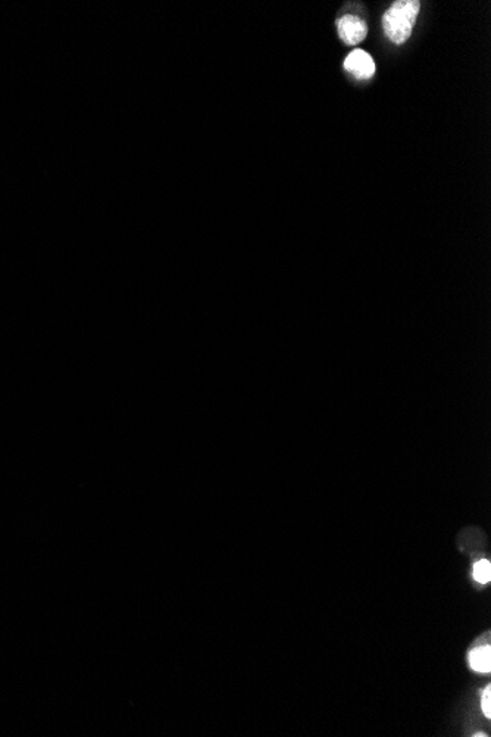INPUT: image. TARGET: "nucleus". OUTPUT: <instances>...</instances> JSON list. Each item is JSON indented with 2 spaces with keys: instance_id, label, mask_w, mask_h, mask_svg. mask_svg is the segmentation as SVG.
I'll return each mask as SVG.
<instances>
[{
  "instance_id": "nucleus-3",
  "label": "nucleus",
  "mask_w": 491,
  "mask_h": 737,
  "mask_svg": "<svg viewBox=\"0 0 491 737\" xmlns=\"http://www.w3.org/2000/svg\"><path fill=\"white\" fill-rule=\"evenodd\" d=\"M345 70L359 80H370L375 74V62L370 53L356 49L345 59Z\"/></svg>"
},
{
  "instance_id": "nucleus-6",
  "label": "nucleus",
  "mask_w": 491,
  "mask_h": 737,
  "mask_svg": "<svg viewBox=\"0 0 491 737\" xmlns=\"http://www.w3.org/2000/svg\"><path fill=\"white\" fill-rule=\"evenodd\" d=\"M481 708H483V713L487 718L491 717V689L490 686L484 690L483 693V699H481Z\"/></svg>"
},
{
  "instance_id": "nucleus-1",
  "label": "nucleus",
  "mask_w": 491,
  "mask_h": 737,
  "mask_svg": "<svg viewBox=\"0 0 491 737\" xmlns=\"http://www.w3.org/2000/svg\"><path fill=\"white\" fill-rule=\"evenodd\" d=\"M419 9L418 0L394 2L383 17V29L388 40L395 45H403L412 36Z\"/></svg>"
},
{
  "instance_id": "nucleus-5",
  "label": "nucleus",
  "mask_w": 491,
  "mask_h": 737,
  "mask_svg": "<svg viewBox=\"0 0 491 737\" xmlns=\"http://www.w3.org/2000/svg\"><path fill=\"white\" fill-rule=\"evenodd\" d=\"M474 579L481 583V584H487L491 579V564L490 561H487V559H483V561L476 563L474 565Z\"/></svg>"
},
{
  "instance_id": "nucleus-2",
  "label": "nucleus",
  "mask_w": 491,
  "mask_h": 737,
  "mask_svg": "<svg viewBox=\"0 0 491 737\" xmlns=\"http://www.w3.org/2000/svg\"><path fill=\"white\" fill-rule=\"evenodd\" d=\"M337 30L340 38L347 46L359 45L368 34L366 22L356 15H346L337 20Z\"/></svg>"
},
{
  "instance_id": "nucleus-4",
  "label": "nucleus",
  "mask_w": 491,
  "mask_h": 737,
  "mask_svg": "<svg viewBox=\"0 0 491 737\" xmlns=\"http://www.w3.org/2000/svg\"><path fill=\"white\" fill-rule=\"evenodd\" d=\"M469 665L476 673H490L491 670V648L481 646L469 653Z\"/></svg>"
}]
</instances>
